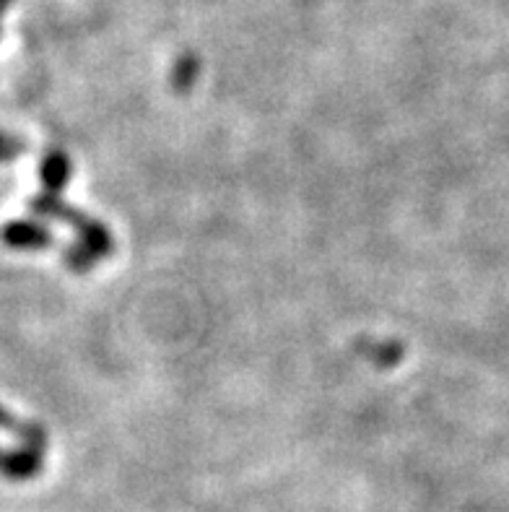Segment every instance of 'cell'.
<instances>
[{
	"label": "cell",
	"instance_id": "cell-1",
	"mask_svg": "<svg viewBox=\"0 0 509 512\" xmlns=\"http://www.w3.org/2000/svg\"><path fill=\"white\" fill-rule=\"evenodd\" d=\"M32 208L37 214L52 216V219H63L68 224L78 229L81 240L73 247L71 255H68V263L73 266V271H86L89 266H94L99 258L112 253V234L97 224V221L86 219L84 214H78L73 208H68L65 203H60L55 195H42V198H34Z\"/></svg>",
	"mask_w": 509,
	"mask_h": 512
},
{
	"label": "cell",
	"instance_id": "cell-4",
	"mask_svg": "<svg viewBox=\"0 0 509 512\" xmlns=\"http://www.w3.org/2000/svg\"><path fill=\"white\" fill-rule=\"evenodd\" d=\"M24 149L26 146L19 138L0 133V162H11V159H16L19 154H24Z\"/></svg>",
	"mask_w": 509,
	"mask_h": 512
},
{
	"label": "cell",
	"instance_id": "cell-3",
	"mask_svg": "<svg viewBox=\"0 0 509 512\" xmlns=\"http://www.w3.org/2000/svg\"><path fill=\"white\" fill-rule=\"evenodd\" d=\"M39 175H42V182H45V190H60L71 177V162L68 156L60 154V151H50V154L42 159V167H39Z\"/></svg>",
	"mask_w": 509,
	"mask_h": 512
},
{
	"label": "cell",
	"instance_id": "cell-2",
	"mask_svg": "<svg viewBox=\"0 0 509 512\" xmlns=\"http://www.w3.org/2000/svg\"><path fill=\"white\" fill-rule=\"evenodd\" d=\"M0 242L11 250H45L47 245L55 242L50 229L34 221H8L0 229Z\"/></svg>",
	"mask_w": 509,
	"mask_h": 512
}]
</instances>
